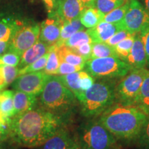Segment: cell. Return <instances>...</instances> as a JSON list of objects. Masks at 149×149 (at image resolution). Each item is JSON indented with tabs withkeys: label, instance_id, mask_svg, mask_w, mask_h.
Returning <instances> with one entry per match:
<instances>
[{
	"label": "cell",
	"instance_id": "6da1fadb",
	"mask_svg": "<svg viewBox=\"0 0 149 149\" xmlns=\"http://www.w3.org/2000/svg\"><path fill=\"white\" fill-rule=\"evenodd\" d=\"M62 117L47 110L32 109L15 115L9 122V137L27 148L42 146L61 128Z\"/></svg>",
	"mask_w": 149,
	"mask_h": 149
},
{
	"label": "cell",
	"instance_id": "7a4b0ae2",
	"mask_svg": "<svg viewBox=\"0 0 149 149\" xmlns=\"http://www.w3.org/2000/svg\"><path fill=\"white\" fill-rule=\"evenodd\" d=\"M148 116L135 105L113 104L100 115L99 121L115 138L137 139Z\"/></svg>",
	"mask_w": 149,
	"mask_h": 149
},
{
	"label": "cell",
	"instance_id": "3957f363",
	"mask_svg": "<svg viewBox=\"0 0 149 149\" xmlns=\"http://www.w3.org/2000/svg\"><path fill=\"white\" fill-rule=\"evenodd\" d=\"M40 102L42 108L62 116L76 105L77 99L63 84L58 76L48 75L41 93Z\"/></svg>",
	"mask_w": 149,
	"mask_h": 149
},
{
	"label": "cell",
	"instance_id": "277c9868",
	"mask_svg": "<svg viewBox=\"0 0 149 149\" xmlns=\"http://www.w3.org/2000/svg\"><path fill=\"white\" fill-rule=\"evenodd\" d=\"M115 100V88L105 81L95 83L81 94L78 100L81 112L86 117H96L113 105Z\"/></svg>",
	"mask_w": 149,
	"mask_h": 149
},
{
	"label": "cell",
	"instance_id": "5b68a950",
	"mask_svg": "<svg viewBox=\"0 0 149 149\" xmlns=\"http://www.w3.org/2000/svg\"><path fill=\"white\" fill-rule=\"evenodd\" d=\"M79 149H111L116 138L100 121L91 120L79 128L77 137Z\"/></svg>",
	"mask_w": 149,
	"mask_h": 149
},
{
	"label": "cell",
	"instance_id": "8992f818",
	"mask_svg": "<svg viewBox=\"0 0 149 149\" xmlns=\"http://www.w3.org/2000/svg\"><path fill=\"white\" fill-rule=\"evenodd\" d=\"M84 68L93 77L111 78L124 77L131 70L128 63L115 57L90 59L86 61Z\"/></svg>",
	"mask_w": 149,
	"mask_h": 149
},
{
	"label": "cell",
	"instance_id": "52a82bcc",
	"mask_svg": "<svg viewBox=\"0 0 149 149\" xmlns=\"http://www.w3.org/2000/svg\"><path fill=\"white\" fill-rule=\"evenodd\" d=\"M149 70L145 68L131 69L115 88V99L120 103L134 105Z\"/></svg>",
	"mask_w": 149,
	"mask_h": 149
},
{
	"label": "cell",
	"instance_id": "ba28073f",
	"mask_svg": "<svg viewBox=\"0 0 149 149\" xmlns=\"http://www.w3.org/2000/svg\"><path fill=\"white\" fill-rule=\"evenodd\" d=\"M118 26L121 30L130 34L139 33L149 26V15L140 2L131 0L125 16Z\"/></svg>",
	"mask_w": 149,
	"mask_h": 149
},
{
	"label": "cell",
	"instance_id": "9c48e42d",
	"mask_svg": "<svg viewBox=\"0 0 149 149\" xmlns=\"http://www.w3.org/2000/svg\"><path fill=\"white\" fill-rule=\"evenodd\" d=\"M41 25L29 22L17 32L10 42L8 51L22 56L24 52L40 40Z\"/></svg>",
	"mask_w": 149,
	"mask_h": 149
},
{
	"label": "cell",
	"instance_id": "30bf717a",
	"mask_svg": "<svg viewBox=\"0 0 149 149\" xmlns=\"http://www.w3.org/2000/svg\"><path fill=\"white\" fill-rule=\"evenodd\" d=\"M48 74L44 71L24 74L18 76L13 83V88L29 94L40 95L44 88Z\"/></svg>",
	"mask_w": 149,
	"mask_h": 149
},
{
	"label": "cell",
	"instance_id": "8fae6325",
	"mask_svg": "<svg viewBox=\"0 0 149 149\" xmlns=\"http://www.w3.org/2000/svg\"><path fill=\"white\" fill-rule=\"evenodd\" d=\"M29 22L17 13L0 11V41L10 42L14 35Z\"/></svg>",
	"mask_w": 149,
	"mask_h": 149
},
{
	"label": "cell",
	"instance_id": "7c38bea8",
	"mask_svg": "<svg viewBox=\"0 0 149 149\" xmlns=\"http://www.w3.org/2000/svg\"><path fill=\"white\" fill-rule=\"evenodd\" d=\"M63 23L55 12L48 15V18L40 24V40L50 46L56 45L60 37Z\"/></svg>",
	"mask_w": 149,
	"mask_h": 149
},
{
	"label": "cell",
	"instance_id": "4fadbf2b",
	"mask_svg": "<svg viewBox=\"0 0 149 149\" xmlns=\"http://www.w3.org/2000/svg\"><path fill=\"white\" fill-rule=\"evenodd\" d=\"M42 149H79L77 137L68 130L60 128L43 144Z\"/></svg>",
	"mask_w": 149,
	"mask_h": 149
},
{
	"label": "cell",
	"instance_id": "5bb4252c",
	"mask_svg": "<svg viewBox=\"0 0 149 149\" xmlns=\"http://www.w3.org/2000/svg\"><path fill=\"white\" fill-rule=\"evenodd\" d=\"M84 8L79 0H61L56 3L55 14L63 22L79 18Z\"/></svg>",
	"mask_w": 149,
	"mask_h": 149
},
{
	"label": "cell",
	"instance_id": "9a60e30c",
	"mask_svg": "<svg viewBox=\"0 0 149 149\" xmlns=\"http://www.w3.org/2000/svg\"><path fill=\"white\" fill-rule=\"evenodd\" d=\"M125 61L130 65L131 69L143 68L147 65L146 52L139 33L135 35L133 45Z\"/></svg>",
	"mask_w": 149,
	"mask_h": 149
},
{
	"label": "cell",
	"instance_id": "2e32d148",
	"mask_svg": "<svg viewBox=\"0 0 149 149\" xmlns=\"http://www.w3.org/2000/svg\"><path fill=\"white\" fill-rule=\"evenodd\" d=\"M118 24L108 23L102 21L95 27L88 29L87 32L90 35L93 43L106 42L117 31H120Z\"/></svg>",
	"mask_w": 149,
	"mask_h": 149
},
{
	"label": "cell",
	"instance_id": "e0dca14e",
	"mask_svg": "<svg viewBox=\"0 0 149 149\" xmlns=\"http://www.w3.org/2000/svg\"><path fill=\"white\" fill-rule=\"evenodd\" d=\"M51 46L39 40L34 45L29 48L22 55L18 68L19 69L32 64L50 51Z\"/></svg>",
	"mask_w": 149,
	"mask_h": 149
},
{
	"label": "cell",
	"instance_id": "ac0fdd59",
	"mask_svg": "<svg viewBox=\"0 0 149 149\" xmlns=\"http://www.w3.org/2000/svg\"><path fill=\"white\" fill-rule=\"evenodd\" d=\"M13 101L15 115H18L31 111L35 107L37 102V96L15 91H14Z\"/></svg>",
	"mask_w": 149,
	"mask_h": 149
},
{
	"label": "cell",
	"instance_id": "d6986e66",
	"mask_svg": "<svg viewBox=\"0 0 149 149\" xmlns=\"http://www.w3.org/2000/svg\"><path fill=\"white\" fill-rule=\"evenodd\" d=\"M104 15H105L95 7H91L84 9L79 18L84 26L88 29L95 27L98 24L103 21Z\"/></svg>",
	"mask_w": 149,
	"mask_h": 149
},
{
	"label": "cell",
	"instance_id": "ffe728a7",
	"mask_svg": "<svg viewBox=\"0 0 149 149\" xmlns=\"http://www.w3.org/2000/svg\"><path fill=\"white\" fill-rule=\"evenodd\" d=\"M57 47L60 61H65V62L72 65H75V66L85 65L86 61H87L86 59L76 53L71 48L65 45H61Z\"/></svg>",
	"mask_w": 149,
	"mask_h": 149
},
{
	"label": "cell",
	"instance_id": "44dd1931",
	"mask_svg": "<svg viewBox=\"0 0 149 149\" xmlns=\"http://www.w3.org/2000/svg\"><path fill=\"white\" fill-rule=\"evenodd\" d=\"M84 28L80 21V18H77L71 21L64 22L61 27L60 37L56 46H59L63 45L64 43L72 35L81 30H84Z\"/></svg>",
	"mask_w": 149,
	"mask_h": 149
},
{
	"label": "cell",
	"instance_id": "7402d4cb",
	"mask_svg": "<svg viewBox=\"0 0 149 149\" xmlns=\"http://www.w3.org/2000/svg\"><path fill=\"white\" fill-rule=\"evenodd\" d=\"M134 105L149 116V74L143 81Z\"/></svg>",
	"mask_w": 149,
	"mask_h": 149
},
{
	"label": "cell",
	"instance_id": "603a6c76",
	"mask_svg": "<svg viewBox=\"0 0 149 149\" xmlns=\"http://www.w3.org/2000/svg\"><path fill=\"white\" fill-rule=\"evenodd\" d=\"M14 91H4L0 93V111L6 117L11 118L15 115Z\"/></svg>",
	"mask_w": 149,
	"mask_h": 149
},
{
	"label": "cell",
	"instance_id": "cb8c5ba5",
	"mask_svg": "<svg viewBox=\"0 0 149 149\" xmlns=\"http://www.w3.org/2000/svg\"><path fill=\"white\" fill-rule=\"evenodd\" d=\"M79 72L58 76L63 84L73 93V94L75 95L77 100H79L81 94L84 93L80 89L79 82H78V81H79Z\"/></svg>",
	"mask_w": 149,
	"mask_h": 149
},
{
	"label": "cell",
	"instance_id": "d4e9b609",
	"mask_svg": "<svg viewBox=\"0 0 149 149\" xmlns=\"http://www.w3.org/2000/svg\"><path fill=\"white\" fill-rule=\"evenodd\" d=\"M137 34V33H136ZM136 34H131L113 47L117 57L125 61L133 45Z\"/></svg>",
	"mask_w": 149,
	"mask_h": 149
},
{
	"label": "cell",
	"instance_id": "484cf974",
	"mask_svg": "<svg viewBox=\"0 0 149 149\" xmlns=\"http://www.w3.org/2000/svg\"><path fill=\"white\" fill-rule=\"evenodd\" d=\"M107 57H117L113 47L108 45L105 42L92 43V51H91L90 59Z\"/></svg>",
	"mask_w": 149,
	"mask_h": 149
},
{
	"label": "cell",
	"instance_id": "4316f807",
	"mask_svg": "<svg viewBox=\"0 0 149 149\" xmlns=\"http://www.w3.org/2000/svg\"><path fill=\"white\" fill-rule=\"evenodd\" d=\"M59 64H60V59L57 53V47L55 45L52 46L50 48L49 55L44 72L48 75L56 74L59 68Z\"/></svg>",
	"mask_w": 149,
	"mask_h": 149
},
{
	"label": "cell",
	"instance_id": "83f0119b",
	"mask_svg": "<svg viewBox=\"0 0 149 149\" xmlns=\"http://www.w3.org/2000/svg\"><path fill=\"white\" fill-rule=\"evenodd\" d=\"M92 40H91L90 35L87 32V31L81 30V31H78L69 37L64 43L63 45L71 48H74L83 45V44H92Z\"/></svg>",
	"mask_w": 149,
	"mask_h": 149
},
{
	"label": "cell",
	"instance_id": "f1b7e54d",
	"mask_svg": "<svg viewBox=\"0 0 149 149\" xmlns=\"http://www.w3.org/2000/svg\"><path fill=\"white\" fill-rule=\"evenodd\" d=\"M130 1H127L124 4L120 6L118 8H115L109 13L106 14L104 15L103 21L114 24H118L120 23L125 16L126 12H127L130 5Z\"/></svg>",
	"mask_w": 149,
	"mask_h": 149
},
{
	"label": "cell",
	"instance_id": "f546056e",
	"mask_svg": "<svg viewBox=\"0 0 149 149\" xmlns=\"http://www.w3.org/2000/svg\"><path fill=\"white\" fill-rule=\"evenodd\" d=\"M126 1V0H95L94 7L106 15L124 4Z\"/></svg>",
	"mask_w": 149,
	"mask_h": 149
},
{
	"label": "cell",
	"instance_id": "4dcf8cb0",
	"mask_svg": "<svg viewBox=\"0 0 149 149\" xmlns=\"http://www.w3.org/2000/svg\"><path fill=\"white\" fill-rule=\"evenodd\" d=\"M48 55H49V51L47 53H46L44 55H43L42 57H40V59H38L37 60L34 61V62H33L32 64L28 65V66L19 69L18 76L22 75V74H24L29 73V72L40 71V70L44 69L46 62H47Z\"/></svg>",
	"mask_w": 149,
	"mask_h": 149
},
{
	"label": "cell",
	"instance_id": "1f68e13d",
	"mask_svg": "<svg viewBox=\"0 0 149 149\" xmlns=\"http://www.w3.org/2000/svg\"><path fill=\"white\" fill-rule=\"evenodd\" d=\"M22 56L18 53L7 51L0 55V64L17 66L19 64Z\"/></svg>",
	"mask_w": 149,
	"mask_h": 149
},
{
	"label": "cell",
	"instance_id": "d6a6232c",
	"mask_svg": "<svg viewBox=\"0 0 149 149\" xmlns=\"http://www.w3.org/2000/svg\"><path fill=\"white\" fill-rule=\"evenodd\" d=\"M79 86L81 91L88 90L95 84V79L92 75H91L86 70H80L79 72Z\"/></svg>",
	"mask_w": 149,
	"mask_h": 149
},
{
	"label": "cell",
	"instance_id": "836d02e7",
	"mask_svg": "<svg viewBox=\"0 0 149 149\" xmlns=\"http://www.w3.org/2000/svg\"><path fill=\"white\" fill-rule=\"evenodd\" d=\"M3 74H4L6 86H8L13 83L19 75V68L17 66L2 65Z\"/></svg>",
	"mask_w": 149,
	"mask_h": 149
},
{
	"label": "cell",
	"instance_id": "e575fe53",
	"mask_svg": "<svg viewBox=\"0 0 149 149\" xmlns=\"http://www.w3.org/2000/svg\"><path fill=\"white\" fill-rule=\"evenodd\" d=\"M85 65H79V66H75L65 62V61H60L58 70H57V74L59 75H63V74H67L73 73V72H79L80 70L84 68Z\"/></svg>",
	"mask_w": 149,
	"mask_h": 149
},
{
	"label": "cell",
	"instance_id": "d590c367",
	"mask_svg": "<svg viewBox=\"0 0 149 149\" xmlns=\"http://www.w3.org/2000/svg\"><path fill=\"white\" fill-rule=\"evenodd\" d=\"M137 139L141 146L149 149V116L147 117L146 122L144 123Z\"/></svg>",
	"mask_w": 149,
	"mask_h": 149
},
{
	"label": "cell",
	"instance_id": "8d00e7d4",
	"mask_svg": "<svg viewBox=\"0 0 149 149\" xmlns=\"http://www.w3.org/2000/svg\"><path fill=\"white\" fill-rule=\"evenodd\" d=\"M131 34L130 33H128V31H124V30H120V31H117L116 33H115L105 43H107L108 45L111 46V47H114L118 43L122 42V40H124V39H126V37H128Z\"/></svg>",
	"mask_w": 149,
	"mask_h": 149
},
{
	"label": "cell",
	"instance_id": "74e56055",
	"mask_svg": "<svg viewBox=\"0 0 149 149\" xmlns=\"http://www.w3.org/2000/svg\"><path fill=\"white\" fill-rule=\"evenodd\" d=\"M72 49H73L79 55L84 57L86 60H88L91 58V51H92V44H85L78 46L77 48H72Z\"/></svg>",
	"mask_w": 149,
	"mask_h": 149
},
{
	"label": "cell",
	"instance_id": "f35d334b",
	"mask_svg": "<svg viewBox=\"0 0 149 149\" xmlns=\"http://www.w3.org/2000/svg\"><path fill=\"white\" fill-rule=\"evenodd\" d=\"M144 44L145 52L146 55L147 64L149 65V26L143 29L140 33H139Z\"/></svg>",
	"mask_w": 149,
	"mask_h": 149
},
{
	"label": "cell",
	"instance_id": "ab89813d",
	"mask_svg": "<svg viewBox=\"0 0 149 149\" xmlns=\"http://www.w3.org/2000/svg\"><path fill=\"white\" fill-rule=\"evenodd\" d=\"M9 137L8 125H0V145Z\"/></svg>",
	"mask_w": 149,
	"mask_h": 149
},
{
	"label": "cell",
	"instance_id": "60d3db41",
	"mask_svg": "<svg viewBox=\"0 0 149 149\" xmlns=\"http://www.w3.org/2000/svg\"><path fill=\"white\" fill-rule=\"evenodd\" d=\"M48 14H52L55 12L56 8V0H43Z\"/></svg>",
	"mask_w": 149,
	"mask_h": 149
},
{
	"label": "cell",
	"instance_id": "b9f144b4",
	"mask_svg": "<svg viewBox=\"0 0 149 149\" xmlns=\"http://www.w3.org/2000/svg\"><path fill=\"white\" fill-rule=\"evenodd\" d=\"M95 0H79L80 4H81L84 10L86 8L94 7V3Z\"/></svg>",
	"mask_w": 149,
	"mask_h": 149
},
{
	"label": "cell",
	"instance_id": "7bdbcfd3",
	"mask_svg": "<svg viewBox=\"0 0 149 149\" xmlns=\"http://www.w3.org/2000/svg\"><path fill=\"white\" fill-rule=\"evenodd\" d=\"M9 45H10V42L0 41V55L8 51Z\"/></svg>",
	"mask_w": 149,
	"mask_h": 149
},
{
	"label": "cell",
	"instance_id": "ee69618b",
	"mask_svg": "<svg viewBox=\"0 0 149 149\" xmlns=\"http://www.w3.org/2000/svg\"><path fill=\"white\" fill-rule=\"evenodd\" d=\"M5 87H6V81L4 74H3L2 65L0 64V90H2Z\"/></svg>",
	"mask_w": 149,
	"mask_h": 149
},
{
	"label": "cell",
	"instance_id": "f6af8a7d",
	"mask_svg": "<svg viewBox=\"0 0 149 149\" xmlns=\"http://www.w3.org/2000/svg\"><path fill=\"white\" fill-rule=\"evenodd\" d=\"M10 121V118L6 117L2 112L0 111V125H9Z\"/></svg>",
	"mask_w": 149,
	"mask_h": 149
},
{
	"label": "cell",
	"instance_id": "bcb514c9",
	"mask_svg": "<svg viewBox=\"0 0 149 149\" xmlns=\"http://www.w3.org/2000/svg\"><path fill=\"white\" fill-rule=\"evenodd\" d=\"M144 8L149 15V0H141Z\"/></svg>",
	"mask_w": 149,
	"mask_h": 149
},
{
	"label": "cell",
	"instance_id": "7dc6e473",
	"mask_svg": "<svg viewBox=\"0 0 149 149\" xmlns=\"http://www.w3.org/2000/svg\"><path fill=\"white\" fill-rule=\"evenodd\" d=\"M0 149H8V148H6V147H4V146H1V145H0Z\"/></svg>",
	"mask_w": 149,
	"mask_h": 149
},
{
	"label": "cell",
	"instance_id": "c3c4849f",
	"mask_svg": "<svg viewBox=\"0 0 149 149\" xmlns=\"http://www.w3.org/2000/svg\"><path fill=\"white\" fill-rule=\"evenodd\" d=\"M61 1V0H56V3H57V1Z\"/></svg>",
	"mask_w": 149,
	"mask_h": 149
},
{
	"label": "cell",
	"instance_id": "681fc988",
	"mask_svg": "<svg viewBox=\"0 0 149 149\" xmlns=\"http://www.w3.org/2000/svg\"><path fill=\"white\" fill-rule=\"evenodd\" d=\"M111 149H120V148H111Z\"/></svg>",
	"mask_w": 149,
	"mask_h": 149
},
{
	"label": "cell",
	"instance_id": "f907efd6",
	"mask_svg": "<svg viewBox=\"0 0 149 149\" xmlns=\"http://www.w3.org/2000/svg\"><path fill=\"white\" fill-rule=\"evenodd\" d=\"M126 1H131V0H126Z\"/></svg>",
	"mask_w": 149,
	"mask_h": 149
},
{
	"label": "cell",
	"instance_id": "816d5d0a",
	"mask_svg": "<svg viewBox=\"0 0 149 149\" xmlns=\"http://www.w3.org/2000/svg\"><path fill=\"white\" fill-rule=\"evenodd\" d=\"M0 91H1V90H0Z\"/></svg>",
	"mask_w": 149,
	"mask_h": 149
}]
</instances>
